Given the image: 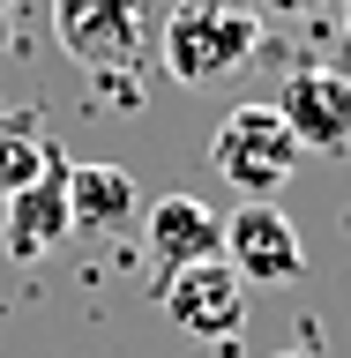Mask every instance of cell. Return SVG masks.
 Returning a JSON list of instances; mask_svg holds the SVG:
<instances>
[{
    "label": "cell",
    "instance_id": "10",
    "mask_svg": "<svg viewBox=\"0 0 351 358\" xmlns=\"http://www.w3.org/2000/svg\"><path fill=\"white\" fill-rule=\"evenodd\" d=\"M45 164H53V142L30 127V112H0V201L22 194Z\"/></svg>",
    "mask_w": 351,
    "mask_h": 358
},
{
    "label": "cell",
    "instance_id": "4",
    "mask_svg": "<svg viewBox=\"0 0 351 358\" xmlns=\"http://www.w3.org/2000/svg\"><path fill=\"white\" fill-rule=\"evenodd\" d=\"M157 306H165V321L179 336H202V343H232L247 329V284H240V268L224 262V254L157 276Z\"/></svg>",
    "mask_w": 351,
    "mask_h": 358
},
{
    "label": "cell",
    "instance_id": "12",
    "mask_svg": "<svg viewBox=\"0 0 351 358\" xmlns=\"http://www.w3.org/2000/svg\"><path fill=\"white\" fill-rule=\"evenodd\" d=\"M336 75H344V83H351V15H344V67H336Z\"/></svg>",
    "mask_w": 351,
    "mask_h": 358
},
{
    "label": "cell",
    "instance_id": "9",
    "mask_svg": "<svg viewBox=\"0 0 351 358\" xmlns=\"http://www.w3.org/2000/svg\"><path fill=\"white\" fill-rule=\"evenodd\" d=\"M67 217L75 239H112L135 217V172L120 164H67Z\"/></svg>",
    "mask_w": 351,
    "mask_h": 358
},
{
    "label": "cell",
    "instance_id": "14",
    "mask_svg": "<svg viewBox=\"0 0 351 358\" xmlns=\"http://www.w3.org/2000/svg\"><path fill=\"white\" fill-rule=\"evenodd\" d=\"M344 8H351V0H344Z\"/></svg>",
    "mask_w": 351,
    "mask_h": 358
},
{
    "label": "cell",
    "instance_id": "13",
    "mask_svg": "<svg viewBox=\"0 0 351 358\" xmlns=\"http://www.w3.org/2000/svg\"><path fill=\"white\" fill-rule=\"evenodd\" d=\"M277 358H314V351H277Z\"/></svg>",
    "mask_w": 351,
    "mask_h": 358
},
{
    "label": "cell",
    "instance_id": "3",
    "mask_svg": "<svg viewBox=\"0 0 351 358\" xmlns=\"http://www.w3.org/2000/svg\"><path fill=\"white\" fill-rule=\"evenodd\" d=\"M299 134L284 127V112L277 105H232L209 134V172L232 187L240 201H277L291 172H299Z\"/></svg>",
    "mask_w": 351,
    "mask_h": 358
},
{
    "label": "cell",
    "instance_id": "6",
    "mask_svg": "<svg viewBox=\"0 0 351 358\" xmlns=\"http://www.w3.org/2000/svg\"><path fill=\"white\" fill-rule=\"evenodd\" d=\"M142 254H150L157 276L195 268V262H217V254H224V209H209L202 194L150 201V217H142Z\"/></svg>",
    "mask_w": 351,
    "mask_h": 358
},
{
    "label": "cell",
    "instance_id": "11",
    "mask_svg": "<svg viewBox=\"0 0 351 358\" xmlns=\"http://www.w3.org/2000/svg\"><path fill=\"white\" fill-rule=\"evenodd\" d=\"M254 15H284V22H307V15H322V0H262Z\"/></svg>",
    "mask_w": 351,
    "mask_h": 358
},
{
    "label": "cell",
    "instance_id": "5",
    "mask_svg": "<svg viewBox=\"0 0 351 358\" xmlns=\"http://www.w3.org/2000/svg\"><path fill=\"white\" fill-rule=\"evenodd\" d=\"M224 262L240 268V284H291L299 268H307V246H299V224L277 209V201H240L232 217H224Z\"/></svg>",
    "mask_w": 351,
    "mask_h": 358
},
{
    "label": "cell",
    "instance_id": "7",
    "mask_svg": "<svg viewBox=\"0 0 351 358\" xmlns=\"http://www.w3.org/2000/svg\"><path fill=\"white\" fill-rule=\"evenodd\" d=\"M277 112L299 134V150H314V157H344L351 150V83L336 67H299L277 90Z\"/></svg>",
    "mask_w": 351,
    "mask_h": 358
},
{
    "label": "cell",
    "instance_id": "8",
    "mask_svg": "<svg viewBox=\"0 0 351 358\" xmlns=\"http://www.w3.org/2000/svg\"><path fill=\"white\" fill-rule=\"evenodd\" d=\"M0 239H8L15 262H45L60 239H75V217H67V157L60 150H53V164L22 194L0 201Z\"/></svg>",
    "mask_w": 351,
    "mask_h": 358
},
{
    "label": "cell",
    "instance_id": "2",
    "mask_svg": "<svg viewBox=\"0 0 351 358\" xmlns=\"http://www.w3.org/2000/svg\"><path fill=\"white\" fill-rule=\"evenodd\" d=\"M172 0H53V38L90 75H135L157 52Z\"/></svg>",
    "mask_w": 351,
    "mask_h": 358
},
{
    "label": "cell",
    "instance_id": "1",
    "mask_svg": "<svg viewBox=\"0 0 351 358\" xmlns=\"http://www.w3.org/2000/svg\"><path fill=\"white\" fill-rule=\"evenodd\" d=\"M254 52H262V15L240 8V0H172V8H165L157 60H165L172 83H187V90L224 83V75H240Z\"/></svg>",
    "mask_w": 351,
    "mask_h": 358
}]
</instances>
